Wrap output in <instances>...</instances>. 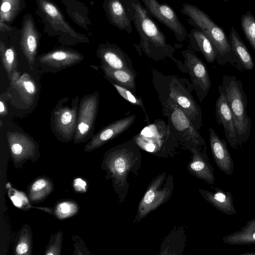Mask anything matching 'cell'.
<instances>
[{
	"label": "cell",
	"mask_w": 255,
	"mask_h": 255,
	"mask_svg": "<svg viewBox=\"0 0 255 255\" xmlns=\"http://www.w3.org/2000/svg\"><path fill=\"white\" fill-rule=\"evenodd\" d=\"M187 37L193 50L200 52L208 63L214 62L216 59L215 48L210 40L201 29L194 27Z\"/></svg>",
	"instance_id": "obj_23"
},
{
	"label": "cell",
	"mask_w": 255,
	"mask_h": 255,
	"mask_svg": "<svg viewBox=\"0 0 255 255\" xmlns=\"http://www.w3.org/2000/svg\"><path fill=\"white\" fill-rule=\"evenodd\" d=\"M115 87L119 94L126 100L131 103L133 105L140 107L144 111L147 123H149V118L146 112L145 109L143 104V101L141 98L136 97L133 93L128 89L121 86L111 81H109Z\"/></svg>",
	"instance_id": "obj_32"
},
{
	"label": "cell",
	"mask_w": 255,
	"mask_h": 255,
	"mask_svg": "<svg viewBox=\"0 0 255 255\" xmlns=\"http://www.w3.org/2000/svg\"><path fill=\"white\" fill-rule=\"evenodd\" d=\"M99 105L98 91L86 95L81 99L78 108L75 144L86 142L95 135V123Z\"/></svg>",
	"instance_id": "obj_9"
},
{
	"label": "cell",
	"mask_w": 255,
	"mask_h": 255,
	"mask_svg": "<svg viewBox=\"0 0 255 255\" xmlns=\"http://www.w3.org/2000/svg\"><path fill=\"white\" fill-rule=\"evenodd\" d=\"M79 211L77 202L73 200H65L58 202L53 211L54 215L59 220H65L76 215Z\"/></svg>",
	"instance_id": "obj_29"
},
{
	"label": "cell",
	"mask_w": 255,
	"mask_h": 255,
	"mask_svg": "<svg viewBox=\"0 0 255 255\" xmlns=\"http://www.w3.org/2000/svg\"><path fill=\"white\" fill-rule=\"evenodd\" d=\"M141 1L150 15L169 29L177 41L185 40L188 34L187 30L170 5L161 3L157 0Z\"/></svg>",
	"instance_id": "obj_11"
},
{
	"label": "cell",
	"mask_w": 255,
	"mask_h": 255,
	"mask_svg": "<svg viewBox=\"0 0 255 255\" xmlns=\"http://www.w3.org/2000/svg\"><path fill=\"white\" fill-rule=\"evenodd\" d=\"M7 112L4 102L1 100L0 101V118L5 117L7 115Z\"/></svg>",
	"instance_id": "obj_37"
},
{
	"label": "cell",
	"mask_w": 255,
	"mask_h": 255,
	"mask_svg": "<svg viewBox=\"0 0 255 255\" xmlns=\"http://www.w3.org/2000/svg\"><path fill=\"white\" fill-rule=\"evenodd\" d=\"M53 189L52 180L46 176H40L29 185L27 189V197L30 203L39 204L45 200Z\"/></svg>",
	"instance_id": "obj_24"
},
{
	"label": "cell",
	"mask_w": 255,
	"mask_h": 255,
	"mask_svg": "<svg viewBox=\"0 0 255 255\" xmlns=\"http://www.w3.org/2000/svg\"><path fill=\"white\" fill-rule=\"evenodd\" d=\"M191 160L187 169L194 176L203 180L209 184H213L215 181L214 169L212 166L206 151H202L195 146H192Z\"/></svg>",
	"instance_id": "obj_18"
},
{
	"label": "cell",
	"mask_w": 255,
	"mask_h": 255,
	"mask_svg": "<svg viewBox=\"0 0 255 255\" xmlns=\"http://www.w3.org/2000/svg\"><path fill=\"white\" fill-rule=\"evenodd\" d=\"M160 101L163 114L168 117L169 127L177 138L190 141L198 148H206L205 141L198 130L181 109L169 99Z\"/></svg>",
	"instance_id": "obj_7"
},
{
	"label": "cell",
	"mask_w": 255,
	"mask_h": 255,
	"mask_svg": "<svg viewBox=\"0 0 255 255\" xmlns=\"http://www.w3.org/2000/svg\"><path fill=\"white\" fill-rule=\"evenodd\" d=\"M184 63L189 71L191 82L199 101L202 102L207 97L211 87V82L207 68L191 49L181 51Z\"/></svg>",
	"instance_id": "obj_12"
},
{
	"label": "cell",
	"mask_w": 255,
	"mask_h": 255,
	"mask_svg": "<svg viewBox=\"0 0 255 255\" xmlns=\"http://www.w3.org/2000/svg\"><path fill=\"white\" fill-rule=\"evenodd\" d=\"M74 245L73 255H90L91 252L86 247L82 239L77 235L72 236Z\"/></svg>",
	"instance_id": "obj_34"
},
{
	"label": "cell",
	"mask_w": 255,
	"mask_h": 255,
	"mask_svg": "<svg viewBox=\"0 0 255 255\" xmlns=\"http://www.w3.org/2000/svg\"><path fill=\"white\" fill-rule=\"evenodd\" d=\"M105 8L112 25L128 34L131 33L132 21L125 5L120 0H106Z\"/></svg>",
	"instance_id": "obj_21"
},
{
	"label": "cell",
	"mask_w": 255,
	"mask_h": 255,
	"mask_svg": "<svg viewBox=\"0 0 255 255\" xmlns=\"http://www.w3.org/2000/svg\"><path fill=\"white\" fill-rule=\"evenodd\" d=\"M209 133L210 148L216 165L226 175L231 176L234 164L226 141L221 139L212 127L209 129Z\"/></svg>",
	"instance_id": "obj_16"
},
{
	"label": "cell",
	"mask_w": 255,
	"mask_h": 255,
	"mask_svg": "<svg viewBox=\"0 0 255 255\" xmlns=\"http://www.w3.org/2000/svg\"><path fill=\"white\" fill-rule=\"evenodd\" d=\"M218 90L219 96L215 105V115L217 123L222 125L225 137L230 145L234 149H238L239 146L234 120L221 85L219 86Z\"/></svg>",
	"instance_id": "obj_14"
},
{
	"label": "cell",
	"mask_w": 255,
	"mask_h": 255,
	"mask_svg": "<svg viewBox=\"0 0 255 255\" xmlns=\"http://www.w3.org/2000/svg\"><path fill=\"white\" fill-rule=\"evenodd\" d=\"M67 98L60 99L51 114L50 126L56 138L63 142L73 140L76 130L79 99H73L72 104H67Z\"/></svg>",
	"instance_id": "obj_6"
},
{
	"label": "cell",
	"mask_w": 255,
	"mask_h": 255,
	"mask_svg": "<svg viewBox=\"0 0 255 255\" xmlns=\"http://www.w3.org/2000/svg\"><path fill=\"white\" fill-rule=\"evenodd\" d=\"M33 235L27 223L24 224L18 233L14 247L15 255H31L32 253Z\"/></svg>",
	"instance_id": "obj_28"
},
{
	"label": "cell",
	"mask_w": 255,
	"mask_h": 255,
	"mask_svg": "<svg viewBox=\"0 0 255 255\" xmlns=\"http://www.w3.org/2000/svg\"><path fill=\"white\" fill-rule=\"evenodd\" d=\"M228 38L235 61V67L242 72L252 70L255 65L252 55L234 27L231 28Z\"/></svg>",
	"instance_id": "obj_19"
},
{
	"label": "cell",
	"mask_w": 255,
	"mask_h": 255,
	"mask_svg": "<svg viewBox=\"0 0 255 255\" xmlns=\"http://www.w3.org/2000/svg\"><path fill=\"white\" fill-rule=\"evenodd\" d=\"M6 138L10 157L15 168H21L25 162L36 161L40 157L37 142L28 134L20 131H9Z\"/></svg>",
	"instance_id": "obj_10"
},
{
	"label": "cell",
	"mask_w": 255,
	"mask_h": 255,
	"mask_svg": "<svg viewBox=\"0 0 255 255\" xmlns=\"http://www.w3.org/2000/svg\"><path fill=\"white\" fill-rule=\"evenodd\" d=\"M63 239V235L61 231H58L51 235L44 254L45 255H60Z\"/></svg>",
	"instance_id": "obj_33"
},
{
	"label": "cell",
	"mask_w": 255,
	"mask_h": 255,
	"mask_svg": "<svg viewBox=\"0 0 255 255\" xmlns=\"http://www.w3.org/2000/svg\"><path fill=\"white\" fill-rule=\"evenodd\" d=\"M154 74L153 83L165 88V90L154 87L155 89L168 92V94L165 95L166 98H159V99H169L177 105L186 115L194 126L199 130L202 126L201 110L200 106L187 90V88L174 76L169 78L164 77L160 73H158V76L157 72Z\"/></svg>",
	"instance_id": "obj_5"
},
{
	"label": "cell",
	"mask_w": 255,
	"mask_h": 255,
	"mask_svg": "<svg viewBox=\"0 0 255 255\" xmlns=\"http://www.w3.org/2000/svg\"><path fill=\"white\" fill-rule=\"evenodd\" d=\"M165 172L152 179L139 203L134 222H138L149 213L166 202L173 191V179Z\"/></svg>",
	"instance_id": "obj_8"
},
{
	"label": "cell",
	"mask_w": 255,
	"mask_h": 255,
	"mask_svg": "<svg viewBox=\"0 0 255 255\" xmlns=\"http://www.w3.org/2000/svg\"><path fill=\"white\" fill-rule=\"evenodd\" d=\"M97 56L103 64L114 69H122L135 72L128 55L115 44L107 42L99 46Z\"/></svg>",
	"instance_id": "obj_15"
},
{
	"label": "cell",
	"mask_w": 255,
	"mask_h": 255,
	"mask_svg": "<svg viewBox=\"0 0 255 255\" xmlns=\"http://www.w3.org/2000/svg\"><path fill=\"white\" fill-rule=\"evenodd\" d=\"M11 8L10 4L7 1L2 2L1 5V11L2 12H7Z\"/></svg>",
	"instance_id": "obj_38"
},
{
	"label": "cell",
	"mask_w": 255,
	"mask_h": 255,
	"mask_svg": "<svg viewBox=\"0 0 255 255\" xmlns=\"http://www.w3.org/2000/svg\"><path fill=\"white\" fill-rule=\"evenodd\" d=\"M241 25L246 39L255 51V17L250 11L242 15Z\"/></svg>",
	"instance_id": "obj_31"
},
{
	"label": "cell",
	"mask_w": 255,
	"mask_h": 255,
	"mask_svg": "<svg viewBox=\"0 0 255 255\" xmlns=\"http://www.w3.org/2000/svg\"><path fill=\"white\" fill-rule=\"evenodd\" d=\"M223 0V1H227L228 0Z\"/></svg>",
	"instance_id": "obj_40"
},
{
	"label": "cell",
	"mask_w": 255,
	"mask_h": 255,
	"mask_svg": "<svg viewBox=\"0 0 255 255\" xmlns=\"http://www.w3.org/2000/svg\"><path fill=\"white\" fill-rule=\"evenodd\" d=\"M38 46V37L33 25L28 23L23 29L21 47L23 54L26 58L31 69L35 61Z\"/></svg>",
	"instance_id": "obj_26"
},
{
	"label": "cell",
	"mask_w": 255,
	"mask_h": 255,
	"mask_svg": "<svg viewBox=\"0 0 255 255\" xmlns=\"http://www.w3.org/2000/svg\"><path fill=\"white\" fill-rule=\"evenodd\" d=\"M221 85L234 120L240 148L248 140L252 127L247 111V97L242 81L234 76L224 75Z\"/></svg>",
	"instance_id": "obj_4"
},
{
	"label": "cell",
	"mask_w": 255,
	"mask_h": 255,
	"mask_svg": "<svg viewBox=\"0 0 255 255\" xmlns=\"http://www.w3.org/2000/svg\"><path fill=\"white\" fill-rule=\"evenodd\" d=\"M222 241L230 245L255 244V219L249 221L239 231L224 236Z\"/></svg>",
	"instance_id": "obj_27"
},
{
	"label": "cell",
	"mask_w": 255,
	"mask_h": 255,
	"mask_svg": "<svg viewBox=\"0 0 255 255\" xmlns=\"http://www.w3.org/2000/svg\"><path fill=\"white\" fill-rule=\"evenodd\" d=\"M73 186L75 192L81 193L86 192L88 189L87 182L84 179L81 178L74 179Z\"/></svg>",
	"instance_id": "obj_36"
},
{
	"label": "cell",
	"mask_w": 255,
	"mask_h": 255,
	"mask_svg": "<svg viewBox=\"0 0 255 255\" xmlns=\"http://www.w3.org/2000/svg\"><path fill=\"white\" fill-rule=\"evenodd\" d=\"M135 118V115L128 116L104 127L85 144L84 151H92L117 137L133 124Z\"/></svg>",
	"instance_id": "obj_13"
},
{
	"label": "cell",
	"mask_w": 255,
	"mask_h": 255,
	"mask_svg": "<svg viewBox=\"0 0 255 255\" xmlns=\"http://www.w3.org/2000/svg\"><path fill=\"white\" fill-rule=\"evenodd\" d=\"M101 68L105 77L109 81L123 86L135 94V72L126 70L112 69L103 64H101Z\"/></svg>",
	"instance_id": "obj_25"
},
{
	"label": "cell",
	"mask_w": 255,
	"mask_h": 255,
	"mask_svg": "<svg viewBox=\"0 0 255 255\" xmlns=\"http://www.w3.org/2000/svg\"><path fill=\"white\" fill-rule=\"evenodd\" d=\"M213 191L199 189L202 196L219 211L227 215H233L237 210L233 204L231 193L218 187H212Z\"/></svg>",
	"instance_id": "obj_20"
},
{
	"label": "cell",
	"mask_w": 255,
	"mask_h": 255,
	"mask_svg": "<svg viewBox=\"0 0 255 255\" xmlns=\"http://www.w3.org/2000/svg\"><path fill=\"white\" fill-rule=\"evenodd\" d=\"M9 80L23 101L27 104L33 101L37 89L35 81L29 74L23 73L20 75V73L15 70L11 74Z\"/></svg>",
	"instance_id": "obj_22"
},
{
	"label": "cell",
	"mask_w": 255,
	"mask_h": 255,
	"mask_svg": "<svg viewBox=\"0 0 255 255\" xmlns=\"http://www.w3.org/2000/svg\"><path fill=\"white\" fill-rule=\"evenodd\" d=\"M141 163V153L133 138L105 153L101 167L106 173L107 180H111L121 202H123L128 192V177L131 172L137 175Z\"/></svg>",
	"instance_id": "obj_2"
},
{
	"label": "cell",
	"mask_w": 255,
	"mask_h": 255,
	"mask_svg": "<svg viewBox=\"0 0 255 255\" xmlns=\"http://www.w3.org/2000/svg\"><path fill=\"white\" fill-rule=\"evenodd\" d=\"M0 56L3 67L9 79L13 72L17 70L18 61L16 54L12 48H6L1 44Z\"/></svg>",
	"instance_id": "obj_30"
},
{
	"label": "cell",
	"mask_w": 255,
	"mask_h": 255,
	"mask_svg": "<svg viewBox=\"0 0 255 255\" xmlns=\"http://www.w3.org/2000/svg\"><path fill=\"white\" fill-rule=\"evenodd\" d=\"M181 12L188 17L187 21L189 24L201 29L210 40L216 51L217 63L224 65L228 63L235 67L229 38L223 29L209 15L193 4L183 3Z\"/></svg>",
	"instance_id": "obj_3"
},
{
	"label": "cell",
	"mask_w": 255,
	"mask_h": 255,
	"mask_svg": "<svg viewBox=\"0 0 255 255\" xmlns=\"http://www.w3.org/2000/svg\"><path fill=\"white\" fill-rule=\"evenodd\" d=\"M84 57L77 51L56 49L43 54L38 58L40 63L52 70H61L81 62Z\"/></svg>",
	"instance_id": "obj_17"
},
{
	"label": "cell",
	"mask_w": 255,
	"mask_h": 255,
	"mask_svg": "<svg viewBox=\"0 0 255 255\" xmlns=\"http://www.w3.org/2000/svg\"><path fill=\"white\" fill-rule=\"evenodd\" d=\"M241 255H255V252H247L241 254Z\"/></svg>",
	"instance_id": "obj_39"
},
{
	"label": "cell",
	"mask_w": 255,
	"mask_h": 255,
	"mask_svg": "<svg viewBox=\"0 0 255 255\" xmlns=\"http://www.w3.org/2000/svg\"><path fill=\"white\" fill-rule=\"evenodd\" d=\"M42 7L45 12L51 18L57 20H63L62 17L57 8L48 2H44Z\"/></svg>",
	"instance_id": "obj_35"
},
{
	"label": "cell",
	"mask_w": 255,
	"mask_h": 255,
	"mask_svg": "<svg viewBox=\"0 0 255 255\" xmlns=\"http://www.w3.org/2000/svg\"><path fill=\"white\" fill-rule=\"evenodd\" d=\"M125 5L129 17L140 37L134 44L139 54L143 53L155 60L173 57L174 48L167 41L166 36L139 0H120Z\"/></svg>",
	"instance_id": "obj_1"
}]
</instances>
